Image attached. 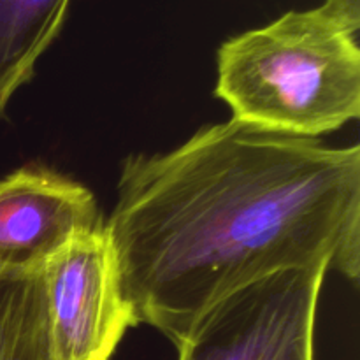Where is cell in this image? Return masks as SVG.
<instances>
[{
  "label": "cell",
  "mask_w": 360,
  "mask_h": 360,
  "mask_svg": "<svg viewBox=\"0 0 360 360\" xmlns=\"http://www.w3.org/2000/svg\"><path fill=\"white\" fill-rule=\"evenodd\" d=\"M327 269L292 267L211 306L178 360H315V322Z\"/></svg>",
  "instance_id": "cell-3"
},
{
  "label": "cell",
  "mask_w": 360,
  "mask_h": 360,
  "mask_svg": "<svg viewBox=\"0 0 360 360\" xmlns=\"http://www.w3.org/2000/svg\"><path fill=\"white\" fill-rule=\"evenodd\" d=\"M42 274L55 359L111 360L139 322L123 297L104 225L70 239L46 260Z\"/></svg>",
  "instance_id": "cell-4"
},
{
  "label": "cell",
  "mask_w": 360,
  "mask_h": 360,
  "mask_svg": "<svg viewBox=\"0 0 360 360\" xmlns=\"http://www.w3.org/2000/svg\"><path fill=\"white\" fill-rule=\"evenodd\" d=\"M70 0H0V116L60 34Z\"/></svg>",
  "instance_id": "cell-6"
},
{
  "label": "cell",
  "mask_w": 360,
  "mask_h": 360,
  "mask_svg": "<svg viewBox=\"0 0 360 360\" xmlns=\"http://www.w3.org/2000/svg\"><path fill=\"white\" fill-rule=\"evenodd\" d=\"M95 195L44 167H21L0 181V264L23 269L46 260L72 238L102 227Z\"/></svg>",
  "instance_id": "cell-5"
},
{
  "label": "cell",
  "mask_w": 360,
  "mask_h": 360,
  "mask_svg": "<svg viewBox=\"0 0 360 360\" xmlns=\"http://www.w3.org/2000/svg\"><path fill=\"white\" fill-rule=\"evenodd\" d=\"M104 231L137 322L178 348L211 306L278 271L359 280L360 148L238 120L202 127L123 162Z\"/></svg>",
  "instance_id": "cell-1"
},
{
  "label": "cell",
  "mask_w": 360,
  "mask_h": 360,
  "mask_svg": "<svg viewBox=\"0 0 360 360\" xmlns=\"http://www.w3.org/2000/svg\"><path fill=\"white\" fill-rule=\"evenodd\" d=\"M217 97L232 120L269 132L315 137L360 115L355 35L316 7L290 11L218 49Z\"/></svg>",
  "instance_id": "cell-2"
},
{
  "label": "cell",
  "mask_w": 360,
  "mask_h": 360,
  "mask_svg": "<svg viewBox=\"0 0 360 360\" xmlns=\"http://www.w3.org/2000/svg\"><path fill=\"white\" fill-rule=\"evenodd\" d=\"M319 9L348 32L357 35L360 27V0H326Z\"/></svg>",
  "instance_id": "cell-8"
},
{
  "label": "cell",
  "mask_w": 360,
  "mask_h": 360,
  "mask_svg": "<svg viewBox=\"0 0 360 360\" xmlns=\"http://www.w3.org/2000/svg\"><path fill=\"white\" fill-rule=\"evenodd\" d=\"M0 360H56L42 267L0 264Z\"/></svg>",
  "instance_id": "cell-7"
}]
</instances>
